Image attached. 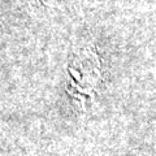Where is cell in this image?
Instances as JSON below:
<instances>
[{
    "instance_id": "obj_1",
    "label": "cell",
    "mask_w": 156,
    "mask_h": 156,
    "mask_svg": "<svg viewBox=\"0 0 156 156\" xmlns=\"http://www.w3.org/2000/svg\"><path fill=\"white\" fill-rule=\"evenodd\" d=\"M100 60L92 46L80 50L68 65L66 91L77 103L83 107L95 94L100 83Z\"/></svg>"
},
{
    "instance_id": "obj_2",
    "label": "cell",
    "mask_w": 156,
    "mask_h": 156,
    "mask_svg": "<svg viewBox=\"0 0 156 156\" xmlns=\"http://www.w3.org/2000/svg\"><path fill=\"white\" fill-rule=\"evenodd\" d=\"M44 7L53 8V9H64L66 7H70L73 4L78 3L80 0H39Z\"/></svg>"
}]
</instances>
